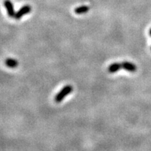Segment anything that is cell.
Wrapping results in <instances>:
<instances>
[{"instance_id": "1", "label": "cell", "mask_w": 151, "mask_h": 151, "mask_svg": "<svg viewBox=\"0 0 151 151\" xmlns=\"http://www.w3.org/2000/svg\"><path fill=\"white\" fill-rule=\"evenodd\" d=\"M73 91V88L71 86H66L64 87L60 91L56 94L55 97V101L57 103H60L65 99L66 96L69 94L71 92Z\"/></svg>"}, {"instance_id": "2", "label": "cell", "mask_w": 151, "mask_h": 151, "mask_svg": "<svg viewBox=\"0 0 151 151\" xmlns=\"http://www.w3.org/2000/svg\"><path fill=\"white\" fill-rule=\"evenodd\" d=\"M32 11V7L29 5H24L23 6L21 7L19 10L16 13L14 18L16 20H20L22 17L25 15L29 14Z\"/></svg>"}, {"instance_id": "3", "label": "cell", "mask_w": 151, "mask_h": 151, "mask_svg": "<svg viewBox=\"0 0 151 151\" xmlns=\"http://www.w3.org/2000/svg\"><path fill=\"white\" fill-rule=\"evenodd\" d=\"M4 5L6 9L7 14L10 18H14L16 15V11L14 10V6L11 0H4Z\"/></svg>"}, {"instance_id": "4", "label": "cell", "mask_w": 151, "mask_h": 151, "mask_svg": "<svg viewBox=\"0 0 151 151\" xmlns=\"http://www.w3.org/2000/svg\"><path fill=\"white\" fill-rule=\"evenodd\" d=\"M122 69H124V70L129 71V72H135L137 70V67L134 64L130 62L124 61L122 62Z\"/></svg>"}, {"instance_id": "5", "label": "cell", "mask_w": 151, "mask_h": 151, "mask_svg": "<svg viewBox=\"0 0 151 151\" xmlns=\"http://www.w3.org/2000/svg\"><path fill=\"white\" fill-rule=\"evenodd\" d=\"M90 10V8L88 6H81L77 7V8L75 9L74 12L76 14L78 15H81L86 14V13L88 12V11Z\"/></svg>"}, {"instance_id": "6", "label": "cell", "mask_w": 151, "mask_h": 151, "mask_svg": "<svg viewBox=\"0 0 151 151\" xmlns=\"http://www.w3.org/2000/svg\"><path fill=\"white\" fill-rule=\"evenodd\" d=\"M122 69V64L120 63H113L109 66L108 68V71L110 73H116L117 71Z\"/></svg>"}, {"instance_id": "7", "label": "cell", "mask_w": 151, "mask_h": 151, "mask_svg": "<svg viewBox=\"0 0 151 151\" xmlns=\"http://www.w3.org/2000/svg\"><path fill=\"white\" fill-rule=\"evenodd\" d=\"M5 65L9 68H16L18 66V62L13 58H8L5 60Z\"/></svg>"}, {"instance_id": "8", "label": "cell", "mask_w": 151, "mask_h": 151, "mask_svg": "<svg viewBox=\"0 0 151 151\" xmlns=\"http://www.w3.org/2000/svg\"><path fill=\"white\" fill-rule=\"evenodd\" d=\"M149 35H150V36L151 37V28L150 29V30H149Z\"/></svg>"}, {"instance_id": "9", "label": "cell", "mask_w": 151, "mask_h": 151, "mask_svg": "<svg viewBox=\"0 0 151 151\" xmlns=\"http://www.w3.org/2000/svg\"><path fill=\"white\" fill-rule=\"evenodd\" d=\"M150 50H151V48H150Z\"/></svg>"}]
</instances>
